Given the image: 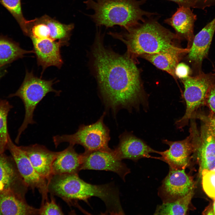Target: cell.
Masks as SVG:
<instances>
[{
	"label": "cell",
	"instance_id": "cb8c5ba5",
	"mask_svg": "<svg viewBox=\"0 0 215 215\" xmlns=\"http://www.w3.org/2000/svg\"><path fill=\"white\" fill-rule=\"evenodd\" d=\"M12 106L6 100L0 99V154L7 149L8 133L7 119L9 112Z\"/></svg>",
	"mask_w": 215,
	"mask_h": 215
},
{
	"label": "cell",
	"instance_id": "4dcf8cb0",
	"mask_svg": "<svg viewBox=\"0 0 215 215\" xmlns=\"http://www.w3.org/2000/svg\"><path fill=\"white\" fill-rule=\"evenodd\" d=\"M214 5L215 0H197L194 8L203 10Z\"/></svg>",
	"mask_w": 215,
	"mask_h": 215
},
{
	"label": "cell",
	"instance_id": "f546056e",
	"mask_svg": "<svg viewBox=\"0 0 215 215\" xmlns=\"http://www.w3.org/2000/svg\"><path fill=\"white\" fill-rule=\"evenodd\" d=\"M205 122V129L215 138V116L207 117Z\"/></svg>",
	"mask_w": 215,
	"mask_h": 215
},
{
	"label": "cell",
	"instance_id": "4fadbf2b",
	"mask_svg": "<svg viewBox=\"0 0 215 215\" xmlns=\"http://www.w3.org/2000/svg\"><path fill=\"white\" fill-rule=\"evenodd\" d=\"M39 66L42 72L47 67L55 66L59 69L62 67L63 62L60 52L62 45L59 42L50 39H31Z\"/></svg>",
	"mask_w": 215,
	"mask_h": 215
},
{
	"label": "cell",
	"instance_id": "2e32d148",
	"mask_svg": "<svg viewBox=\"0 0 215 215\" xmlns=\"http://www.w3.org/2000/svg\"><path fill=\"white\" fill-rule=\"evenodd\" d=\"M196 19V15L190 8L179 6L171 17L165 19L164 22L172 27L181 39L187 41V48H190L195 36L194 27Z\"/></svg>",
	"mask_w": 215,
	"mask_h": 215
},
{
	"label": "cell",
	"instance_id": "8fae6325",
	"mask_svg": "<svg viewBox=\"0 0 215 215\" xmlns=\"http://www.w3.org/2000/svg\"><path fill=\"white\" fill-rule=\"evenodd\" d=\"M215 32V17L194 37L188 58L195 69L196 75L202 72V62L208 57Z\"/></svg>",
	"mask_w": 215,
	"mask_h": 215
},
{
	"label": "cell",
	"instance_id": "5bb4252c",
	"mask_svg": "<svg viewBox=\"0 0 215 215\" xmlns=\"http://www.w3.org/2000/svg\"><path fill=\"white\" fill-rule=\"evenodd\" d=\"M25 153L37 173L48 181L52 176V165L59 152L49 150L38 144L20 146Z\"/></svg>",
	"mask_w": 215,
	"mask_h": 215
},
{
	"label": "cell",
	"instance_id": "83f0119b",
	"mask_svg": "<svg viewBox=\"0 0 215 215\" xmlns=\"http://www.w3.org/2000/svg\"><path fill=\"white\" fill-rule=\"evenodd\" d=\"M191 73L189 67L185 64L179 63L176 66L175 70V73L176 77L182 79L185 78L189 76Z\"/></svg>",
	"mask_w": 215,
	"mask_h": 215
},
{
	"label": "cell",
	"instance_id": "603a6c76",
	"mask_svg": "<svg viewBox=\"0 0 215 215\" xmlns=\"http://www.w3.org/2000/svg\"><path fill=\"white\" fill-rule=\"evenodd\" d=\"M194 190L184 197L175 200L163 203L158 206L154 214L185 215L194 195Z\"/></svg>",
	"mask_w": 215,
	"mask_h": 215
},
{
	"label": "cell",
	"instance_id": "836d02e7",
	"mask_svg": "<svg viewBox=\"0 0 215 215\" xmlns=\"http://www.w3.org/2000/svg\"><path fill=\"white\" fill-rule=\"evenodd\" d=\"M214 199V200L213 204V211L214 214L215 215V198Z\"/></svg>",
	"mask_w": 215,
	"mask_h": 215
},
{
	"label": "cell",
	"instance_id": "1f68e13d",
	"mask_svg": "<svg viewBox=\"0 0 215 215\" xmlns=\"http://www.w3.org/2000/svg\"><path fill=\"white\" fill-rule=\"evenodd\" d=\"M177 4L179 6L194 8L197 0H168Z\"/></svg>",
	"mask_w": 215,
	"mask_h": 215
},
{
	"label": "cell",
	"instance_id": "9a60e30c",
	"mask_svg": "<svg viewBox=\"0 0 215 215\" xmlns=\"http://www.w3.org/2000/svg\"><path fill=\"white\" fill-rule=\"evenodd\" d=\"M0 211L4 215H39V208L29 205L25 196L12 188L0 191Z\"/></svg>",
	"mask_w": 215,
	"mask_h": 215
},
{
	"label": "cell",
	"instance_id": "7c38bea8",
	"mask_svg": "<svg viewBox=\"0 0 215 215\" xmlns=\"http://www.w3.org/2000/svg\"><path fill=\"white\" fill-rule=\"evenodd\" d=\"M118 145L113 150L119 159H128L136 161L144 158H153L150 153L159 151L152 148L144 141L133 134L125 132L119 137Z\"/></svg>",
	"mask_w": 215,
	"mask_h": 215
},
{
	"label": "cell",
	"instance_id": "30bf717a",
	"mask_svg": "<svg viewBox=\"0 0 215 215\" xmlns=\"http://www.w3.org/2000/svg\"><path fill=\"white\" fill-rule=\"evenodd\" d=\"M185 169L170 168L160 189L164 202L183 197L194 190V182L191 177L186 173Z\"/></svg>",
	"mask_w": 215,
	"mask_h": 215
},
{
	"label": "cell",
	"instance_id": "d4e9b609",
	"mask_svg": "<svg viewBox=\"0 0 215 215\" xmlns=\"http://www.w3.org/2000/svg\"><path fill=\"white\" fill-rule=\"evenodd\" d=\"M0 2L15 18L23 32H25L30 21L27 20L23 16L21 0H0Z\"/></svg>",
	"mask_w": 215,
	"mask_h": 215
},
{
	"label": "cell",
	"instance_id": "484cf974",
	"mask_svg": "<svg viewBox=\"0 0 215 215\" xmlns=\"http://www.w3.org/2000/svg\"><path fill=\"white\" fill-rule=\"evenodd\" d=\"M203 189L210 197L215 198V168L203 170L201 172Z\"/></svg>",
	"mask_w": 215,
	"mask_h": 215
},
{
	"label": "cell",
	"instance_id": "277c9868",
	"mask_svg": "<svg viewBox=\"0 0 215 215\" xmlns=\"http://www.w3.org/2000/svg\"><path fill=\"white\" fill-rule=\"evenodd\" d=\"M54 80H45L35 76L32 71H26V74L21 85L14 93L10 94L9 98L17 96L22 101L25 108V114L24 121L18 130L15 140L18 144L22 133L29 124L35 122L33 119L34 111L39 102L49 93L54 92L59 96L61 92L53 87Z\"/></svg>",
	"mask_w": 215,
	"mask_h": 215
},
{
	"label": "cell",
	"instance_id": "d590c367",
	"mask_svg": "<svg viewBox=\"0 0 215 215\" xmlns=\"http://www.w3.org/2000/svg\"><path fill=\"white\" fill-rule=\"evenodd\" d=\"M213 71H215V68H214V70H213Z\"/></svg>",
	"mask_w": 215,
	"mask_h": 215
},
{
	"label": "cell",
	"instance_id": "f1b7e54d",
	"mask_svg": "<svg viewBox=\"0 0 215 215\" xmlns=\"http://www.w3.org/2000/svg\"><path fill=\"white\" fill-rule=\"evenodd\" d=\"M205 99L211 109L215 114V84L209 88Z\"/></svg>",
	"mask_w": 215,
	"mask_h": 215
},
{
	"label": "cell",
	"instance_id": "44dd1931",
	"mask_svg": "<svg viewBox=\"0 0 215 215\" xmlns=\"http://www.w3.org/2000/svg\"><path fill=\"white\" fill-rule=\"evenodd\" d=\"M33 53V50H24L19 43L7 36H0V67Z\"/></svg>",
	"mask_w": 215,
	"mask_h": 215
},
{
	"label": "cell",
	"instance_id": "52a82bcc",
	"mask_svg": "<svg viewBox=\"0 0 215 215\" xmlns=\"http://www.w3.org/2000/svg\"><path fill=\"white\" fill-rule=\"evenodd\" d=\"M7 149L10 152L18 171L27 186L33 192L37 189L41 194V204L48 200L47 181L37 173L24 152L13 143L10 136Z\"/></svg>",
	"mask_w": 215,
	"mask_h": 215
},
{
	"label": "cell",
	"instance_id": "3957f363",
	"mask_svg": "<svg viewBox=\"0 0 215 215\" xmlns=\"http://www.w3.org/2000/svg\"><path fill=\"white\" fill-rule=\"evenodd\" d=\"M147 0H87L84 3L86 9L94 10L88 15L96 26L112 27L115 25L123 29L143 21V17H150L157 13L145 11L140 6Z\"/></svg>",
	"mask_w": 215,
	"mask_h": 215
},
{
	"label": "cell",
	"instance_id": "7a4b0ae2",
	"mask_svg": "<svg viewBox=\"0 0 215 215\" xmlns=\"http://www.w3.org/2000/svg\"><path fill=\"white\" fill-rule=\"evenodd\" d=\"M147 17L127 29L108 34L126 46V53L131 58L165 51L177 45L181 39L160 24L157 18Z\"/></svg>",
	"mask_w": 215,
	"mask_h": 215
},
{
	"label": "cell",
	"instance_id": "ac0fdd59",
	"mask_svg": "<svg viewBox=\"0 0 215 215\" xmlns=\"http://www.w3.org/2000/svg\"><path fill=\"white\" fill-rule=\"evenodd\" d=\"M9 160L4 153L0 154V191L12 188L25 196L28 188Z\"/></svg>",
	"mask_w": 215,
	"mask_h": 215
},
{
	"label": "cell",
	"instance_id": "e0dca14e",
	"mask_svg": "<svg viewBox=\"0 0 215 215\" xmlns=\"http://www.w3.org/2000/svg\"><path fill=\"white\" fill-rule=\"evenodd\" d=\"M189 49L188 48H184L176 46L164 51L153 54H144L140 57L176 79L175 68L182 55L188 53Z\"/></svg>",
	"mask_w": 215,
	"mask_h": 215
},
{
	"label": "cell",
	"instance_id": "d6a6232c",
	"mask_svg": "<svg viewBox=\"0 0 215 215\" xmlns=\"http://www.w3.org/2000/svg\"><path fill=\"white\" fill-rule=\"evenodd\" d=\"M5 67V66H4L0 67V79L7 73V70Z\"/></svg>",
	"mask_w": 215,
	"mask_h": 215
},
{
	"label": "cell",
	"instance_id": "d6986e66",
	"mask_svg": "<svg viewBox=\"0 0 215 215\" xmlns=\"http://www.w3.org/2000/svg\"><path fill=\"white\" fill-rule=\"evenodd\" d=\"M74 145L69 144L64 150L59 152L52 165V175L78 174L82 162V153H77Z\"/></svg>",
	"mask_w": 215,
	"mask_h": 215
},
{
	"label": "cell",
	"instance_id": "ba28073f",
	"mask_svg": "<svg viewBox=\"0 0 215 215\" xmlns=\"http://www.w3.org/2000/svg\"><path fill=\"white\" fill-rule=\"evenodd\" d=\"M82 155L81 170H92L110 171L117 174L124 181L130 172L126 165L116 156L113 150L111 151L97 150Z\"/></svg>",
	"mask_w": 215,
	"mask_h": 215
},
{
	"label": "cell",
	"instance_id": "8992f818",
	"mask_svg": "<svg viewBox=\"0 0 215 215\" xmlns=\"http://www.w3.org/2000/svg\"><path fill=\"white\" fill-rule=\"evenodd\" d=\"M205 73L203 72L194 76L182 79L184 96L186 109L184 116L176 122L177 127L182 128L187 125L196 110L205 99L210 87L215 84V71Z\"/></svg>",
	"mask_w": 215,
	"mask_h": 215
},
{
	"label": "cell",
	"instance_id": "6da1fadb",
	"mask_svg": "<svg viewBox=\"0 0 215 215\" xmlns=\"http://www.w3.org/2000/svg\"><path fill=\"white\" fill-rule=\"evenodd\" d=\"M92 50L93 66L105 105L115 113L121 108L130 110L143 103L139 70L133 59L104 46L103 35L96 28Z\"/></svg>",
	"mask_w": 215,
	"mask_h": 215
},
{
	"label": "cell",
	"instance_id": "5b68a950",
	"mask_svg": "<svg viewBox=\"0 0 215 215\" xmlns=\"http://www.w3.org/2000/svg\"><path fill=\"white\" fill-rule=\"evenodd\" d=\"M104 113L95 123L88 125H81L77 131L70 135H56L53 137L55 146L57 148L62 143L81 145L84 152L89 153L97 150L111 151L113 149L108 146L110 140V131L104 123Z\"/></svg>",
	"mask_w": 215,
	"mask_h": 215
},
{
	"label": "cell",
	"instance_id": "ffe728a7",
	"mask_svg": "<svg viewBox=\"0 0 215 215\" xmlns=\"http://www.w3.org/2000/svg\"><path fill=\"white\" fill-rule=\"evenodd\" d=\"M198 144L195 143L200 164V172L215 168V138L205 129L202 131Z\"/></svg>",
	"mask_w": 215,
	"mask_h": 215
},
{
	"label": "cell",
	"instance_id": "4316f807",
	"mask_svg": "<svg viewBox=\"0 0 215 215\" xmlns=\"http://www.w3.org/2000/svg\"><path fill=\"white\" fill-rule=\"evenodd\" d=\"M64 214L60 206L56 203L53 196L50 194V200L46 201L41 204L39 208V215H59Z\"/></svg>",
	"mask_w": 215,
	"mask_h": 215
},
{
	"label": "cell",
	"instance_id": "e575fe53",
	"mask_svg": "<svg viewBox=\"0 0 215 215\" xmlns=\"http://www.w3.org/2000/svg\"><path fill=\"white\" fill-rule=\"evenodd\" d=\"M0 215H2V214L1 212L0 211Z\"/></svg>",
	"mask_w": 215,
	"mask_h": 215
},
{
	"label": "cell",
	"instance_id": "7402d4cb",
	"mask_svg": "<svg viewBox=\"0 0 215 215\" xmlns=\"http://www.w3.org/2000/svg\"><path fill=\"white\" fill-rule=\"evenodd\" d=\"M39 19L48 27L51 39L59 42L62 46L68 45L71 32L74 28L73 24H63L45 16Z\"/></svg>",
	"mask_w": 215,
	"mask_h": 215
},
{
	"label": "cell",
	"instance_id": "9c48e42d",
	"mask_svg": "<svg viewBox=\"0 0 215 215\" xmlns=\"http://www.w3.org/2000/svg\"><path fill=\"white\" fill-rule=\"evenodd\" d=\"M189 136L179 141H171L164 140L163 142L168 145L169 149L159 152L161 155L157 159L167 163L170 168L174 169H185L188 165L190 156L195 149V137L192 131Z\"/></svg>",
	"mask_w": 215,
	"mask_h": 215
}]
</instances>
